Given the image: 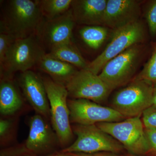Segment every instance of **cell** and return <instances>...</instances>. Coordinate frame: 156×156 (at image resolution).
Segmentation results:
<instances>
[{
	"label": "cell",
	"instance_id": "4",
	"mask_svg": "<svg viewBox=\"0 0 156 156\" xmlns=\"http://www.w3.org/2000/svg\"><path fill=\"white\" fill-rule=\"evenodd\" d=\"M46 53L36 34L15 40L8 50L2 66L0 67L1 74L9 76L16 72L30 70L37 66Z\"/></svg>",
	"mask_w": 156,
	"mask_h": 156
},
{
	"label": "cell",
	"instance_id": "7",
	"mask_svg": "<svg viewBox=\"0 0 156 156\" xmlns=\"http://www.w3.org/2000/svg\"><path fill=\"white\" fill-rule=\"evenodd\" d=\"M73 131L77 139L72 144L64 149L63 152L91 154L104 152L118 154L125 149L116 140L96 125L76 124L73 127Z\"/></svg>",
	"mask_w": 156,
	"mask_h": 156
},
{
	"label": "cell",
	"instance_id": "28",
	"mask_svg": "<svg viewBox=\"0 0 156 156\" xmlns=\"http://www.w3.org/2000/svg\"><path fill=\"white\" fill-rule=\"evenodd\" d=\"M152 106L156 108V87H155L154 90Z\"/></svg>",
	"mask_w": 156,
	"mask_h": 156
},
{
	"label": "cell",
	"instance_id": "29",
	"mask_svg": "<svg viewBox=\"0 0 156 156\" xmlns=\"http://www.w3.org/2000/svg\"><path fill=\"white\" fill-rule=\"evenodd\" d=\"M77 156L76 155H56V156Z\"/></svg>",
	"mask_w": 156,
	"mask_h": 156
},
{
	"label": "cell",
	"instance_id": "17",
	"mask_svg": "<svg viewBox=\"0 0 156 156\" xmlns=\"http://www.w3.org/2000/svg\"><path fill=\"white\" fill-rule=\"evenodd\" d=\"M22 98L14 84L7 79L2 80L0 84V112L1 114H14L22 106Z\"/></svg>",
	"mask_w": 156,
	"mask_h": 156
},
{
	"label": "cell",
	"instance_id": "9",
	"mask_svg": "<svg viewBox=\"0 0 156 156\" xmlns=\"http://www.w3.org/2000/svg\"><path fill=\"white\" fill-rule=\"evenodd\" d=\"M68 96L84 99L101 104L112 91L99 77L87 69L78 70L66 84Z\"/></svg>",
	"mask_w": 156,
	"mask_h": 156
},
{
	"label": "cell",
	"instance_id": "27",
	"mask_svg": "<svg viewBox=\"0 0 156 156\" xmlns=\"http://www.w3.org/2000/svg\"><path fill=\"white\" fill-rule=\"evenodd\" d=\"M77 156H127L120 155L117 154L112 153H95L88 154L76 155Z\"/></svg>",
	"mask_w": 156,
	"mask_h": 156
},
{
	"label": "cell",
	"instance_id": "25",
	"mask_svg": "<svg viewBox=\"0 0 156 156\" xmlns=\"http://www.w3.org/2000/svg\"><path fill=\"white\" fill-rule=\"evenodd\" d=\"M145 132L148 144L145 156H156V129L145 128Z\"/></svg>",
	"mask_w": 156,
	"mask_h": 156
},
{
	"label": "cell",
	"instance_id": "19",
	"mask_svg": "<svg viewBox=\"0 0 156 156\" xmlns=\"http://www.w3.org/2000/svg\"><path fill=\"white\" fill-rule=\"evenodd\" d=\"M83 41L94 50L100 48L108 35V28L104 26H85L80 30Z\"/></svg>",
	"mask_w": 156,
	"mask_h": 156
},
{
	"label": "cell",
	"instance_id": "13",
	"mask_svg": "<svg viewBox=\"0 0 156 156\" xmlns=\"http://www.w3.org/2000/svg\"><path fill=\"white\" fill-rule=\"evenodd\" d=\"M19 82L24 96L37 114L49 115L50 103L44 80L30 70L21 73Z\"/></svg>",
	"mask_w": 156,
	"mask_h": 156
},
{
	"label": "cell",
	"instance_id": "3",
	"mask_svg": "<svg viewBox=\"0 0 156 156\" xmlns=\"http://www.w3.org/2000/svg\"><path fill=\"white\" fill-rule=\"evenodd\" d=\"M113 33L105 49L86 69L99 74L108 61L132 46L144 44L146 38L145 27L140 20L115 30Z\"/></svg>",
	"mask_w": 156,
	"mask_h": 156
},
{
	"label": "cell",
	"instance_id": "6",
	"mask_svg": "<svg viewBox=\"0 0 156 156\" xmlns=\"http://www.w3.org/2000/svg\"><path fill=\"white\" fill-rule=\"evenodd\" d=\"M96 126L116 140L130 154L145 156L148 144L140 117L127 118L120 122L98 123Z\"/></svg>",
	"mask_w": 156,
	"mask_h": 156
},
{
	"label": "cell",
	"instance_id": "18",
	"mask_svg": "<svg viewBox=\"0 0 156 156\" xmlns=\"http://www.w3.org/2000/svg\"><path fill=\"white\" fill-rule=\"evenodd\" d=\"M50 57L67 62L81 69H86L87 63L73 42L61 45L47 53Z\"/></svg>",
	"mask_w": 156,
	"mask_h": 156
},
{
	"label": "cell",
	"instance_id": "10",
	"mask_svg": "<svg viewBox=\"0 0 156 156\" xmlns=\"http://www.w3.org/2000/svg\"><path fill=\"white\" fill-rule=\"evenodd\" d=\"M70 121L78 125H93L114 122L127 119L112 107L84 99L68 100Z\"/></svg>",
	"mask_w": 156,
	"mask_h": 156
},
{
	"label": "cell",
	"instance_id": "11",
	"mask_svg": "<svg viewBox=\"0 0 156 156\" xmlns=\"http://www.w3.org/2000/svg\"><path fill=\"white\" fill-rule=\"evenodd\" d=\"M75 22L70 9L54 19L44 20L39 26L37 35L44 48L50 51L54 48L73 41Z\"/></svg>",
	"mask_w": 156,
	"mask_h": 156
},
{
	"label": "cell",
	"instance_id": "14",
	"mask_svg": "<svg viewBox=\"0 0 156 156\" xmlns=\"http://www.w3.org/2000/svg\"><path fill=\"white\" fill-rule=\"evenodd\" d=\"M107 0H73L71 10L76 23L104 26Z\"/></svg>",
	"mask_w": 156,
	"mask_h": 156
},
{
	"label": "cell",
	"instance_id": "16",
	"mask_svg": "<svg viewBox=\"0 0 156 156\" xmlns=\"http://www.w3.org/2000/svg\"><path fill=\"white\" fill-rule=\"evenodd\" d=\"M37 66L53 78V81L65 86L78 71L72 65L50 57L47 53Z\"/></svg>",
	"mask_w": 156,
	"mask_h": 156
},
{
	"label": "cell",
	"instance_id": "21",
	"mask_svg": "<svg viewBox=\"0 0 156 156\" xmlns=\"http://www.w3.org/2000/svg\"><path fill=\"white\" fill-rule=\"evenodd\" d=\"M133 80L146 81L156 87V43L150 58Z\"/></svg>",
	"mask_w": 156,
	"mask_h": 156
},
{
	"label": "cell",
	"instance_id": "30",
	"mask_svg": "<svg viewBox=\"0 0 156 156\" xmlns=\"http://www.w3.org/2000/svg\"><path fill=\"white\" fill-rule=\"evenodd\" d=\"M127 156H136V155H132V154H129L128 155H127Z\"/></svg>",
	"mask_w": 156,
	"mask_h": 156
},
{
	"label": "cell",
	"instance_id": "23",
	"mask_svg": "<svg viewBox=\"0 0 156 156\" xmlns=\"http://www.w3.org/2000/svg\"><path fill=\"white\" fill-rule=\"evenodd\" d=\"M15 41L8 34L0 32V67L2 66L8 50Z\"/></svg>",
	"mask_w": 156,
	"mask_h": 156
},
{
	"label": "cell",
	"instance_id": "26",
	"mask_svg": "<svg viewBox=\"0 0 156 156\" xmlns=\"http://www.w3.org/2000/svg\"><path fill=\"white\" fill-rule=\"evenodd\" d=\"M11 122L9 120L5 119L1 120L0 121V135L4 136L9 131L11 127Z\"/></svg>",
	"mask_w": 156,
	"mask_h": 156
},
{
	"label": "cell",
	"instance_id": "22",
	"mask_svg": "<svg viewBox=\"0 0 156 156\" xmlns=\"http://www.w3.org/2000/svg\"><path fill=\"white\" fill-rule=\"evenodd\" d=\"M146 20L151 36H156V0L150 1L145 12Z\"/></svg>",
	"mask_w": 156,
	"mask_h": 156
},
{
	"label": "cell",
	"instance_id": "2",
	"mask_svg": "<svg viewBox=\"0 0 156 156\" xmlns=\"http://www.w3.org/2000/svg\"><path fill=\"white\" fill-rule=\"evenodd\" d=\"M144 44L134 45L112 58L99 73V77L112 91L128 84L135 77L145 54Z\"/></svg>",
	"mask_w": 156,
	"mask_h": 156
},
{
	"label": "cell",
	"instance_id": "15",
	"mask_svg": "<svg viewBox=\"0 0 156 156\" xmlns=\"http://www.w3.org/2000/svg\"><path fill=\"white\" fill-rule=\"evenodd\" d=\"M29 125V132L25 143L27 149L37 151L49 146L52 142L53 135L43 116L35 115L31 118Z\"/></svg>",
	"mask_w": 156,
	"mask_h": 156
},
{
	"label": "cell",
	"instance_id": "5",
	"mask_svg": "<svg viewBox=\"0 0 156 156\" xmlns=\"http://www.w3.org/2000/svg\"><path fill=\"white\" fill-rule=\"evenodd\" d=\"M154 88L147 81L133 80L115 94L112 108L126 118L140 117L152 106Z\"/></svg>",
	"mask_w": 156,
	"mask_h": 156
},
{
	"label": "cell",
	"instance_id": "12",
	"mask_svg": "<svg viewBox=\"0 0 156 156\" xmlns=\"http://www.w3.org/2000/svg\"><path fill=\"white\" fill-rule=\"evenodd\" d=\"M140 1L107 0L104 26L117 29L140 20Z\"/></svg>",
	"mask_w": 156,
	"mask_h": 156
},
{
	"label": "cell",
	"instance_id": "1",
	"mask_svg": "<svg viewBox=\"0 0 156 156\" xmlns=\"http://www.w3.org/2000/svg\"><path fill=\"white\" fill-rule=\"evenodd\" d=\"M44 20L38 1H6L2 9L1 32L14 40L25 38L36 34Z\"/></svg>",
	"mask_w": 156,
	"mask_h": 156
},
{
	"label": "cell",
	"instance_id": "20",
	"mask_svg": "<svg viewBox=\"0 0 156 156\" xmlns=\"http://www.w3.org/2000/svg\"><path fill=\"white\" fill-rule=\"evenodd\" d=\"M73 0L38 1L43 17L50 20L59 17L70 9Z\"/></svg>",
	"mask_w": 156,
	"mask_h": 156
},
{
	"label": "cell",
	"instance_id": "24",
	"mask_svg": "<svg viewBox=\"0 0 156 156\" xmlns=\"http://www.w3.org/2000/svg\"><path fill=\"white\" fill-rule=\"evenodd\" d=\"M142 121L145 128L156 129V108L151 106L146 109L142 115Z\"/></svg>",
	"mask_w": 156,
	"mask_h": 156
},
{
	"label": "cell",
	"instance_id": "8",
	"mask_svg": "<svg viewBox=\"0 0 156 156\" xmlns=\"http://www.w3.org/2000/svg\"><path fill=\"white\" fill-rule=\"evenodd\" d=\"M43 80L50 103L53 129L60 143L63 145L67 144L72 139L73 131L70 124L67 89L65 85L51 79Z\"/></svg>",
	"mask_w": 156,
	"mask_h": 156
}]
</instances>
